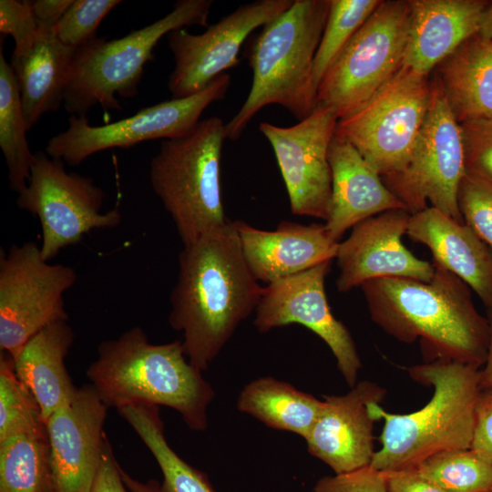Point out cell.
Segmentation results:
<instances>
[{
    "mask_svg": "<svg viewBox=\"0 0 492 492\" xmlns=\"http://www.w3.org/2000/svg\"><path fill=\"white\" fill-rule=\"evenodd\" d=\"M384 473L389 492H446L421 476L415 468Z\"/></svg>",
    "mask_w": 492,
    "mask_h": 492,
    "instance_id": "obj_41",
    "label": "cell"
},
{
    "mask_svg": "<svg viewBox=\"0 0 492 492\" xmlns=\"http://www.w3.org/2000/svg\"><path fill=\"white\" fill-rule=\"evenodd\" d=\"M26 124L14 70L0 55V148L4 154L10 189L22 192L30 177L35 154L26 139Z\"/></svg>",
    "mask_w": 492,
    "mask_h": 492,
    "instance_id": "obj_30",
    "label": "cell"
},
{
    "mask_svg": "<svg viewBox=\"0 0 492 492\" xmlns=\"http://www.w3.org/2000/svg\"><path fill=\"white\" fill-rule=\"evenodd\" d=\"M491 492H492V490H491Z\"/></svg>",
    "mask_w": 492,
    "mask_h": 492,
    "instance_id": "obj_46",
    "label": "cell"
},
{
    "mask_svg": "<svg viewBox=\"0 0 492 492\" xmlns=\"http://www.w3.org/2000/svg\"><path fill=\"white\" fill-rule=\"evenodd\" d=\"M434 265L430 282L381 278L364 282L361 288L371 318L400 342L420 339L434 360L480 368L487 355L489 320L478 313L470 288L461 279Z\"/></svg>",
    "mask_w": 492,
    "mask_h": 492,
    "instance_id": "obj_2",
    "label": "cell"
},
{
    "mask_svg": "<svg viewBox=\"0 0 492 492\" xmlns=\"http://www.w3.org/2000/svg\"><path fill=\"white\" fill-rule=\"evenodd\" d=\"M410 376L432 385V398L409 414L384 411L380 403L370 406L375 419H384L380 441L370 464L382 472L413 468L429 456L455 449H470L480 369L456 361L437 359L408 369Z\"/></svg>",
    "mask_w": 492,
    "mask_h": 492,
    "instance_id": "obj_4",
    "label": "cell"
},
{
    "mask_svg": "<svg viewBox=\"0 0 492 492\" xmlns=\"http://www.w3.org/2000/svg\"><path fill=\"white\" fill-rule=\"evenodd\" d=\"M471 449L492 463V388L480 392Z\"/></svg>",
    "mask_w": 492,
    "mask_h": 492,
    "instance_id": "obj_39",
    "label": "cell"
},
{
    "mask_svg": "<svg viewBox=\"0 0 492 492\" xmlns=\"http://www.w3.org/2000/svg\"><path fill=\"white\" fill-rule=\"evenodd\" d=\"M380 0H330L329 13L313 66L317 91L323 76Z\"/></svg>",
    "mask_w": 492,
    "mask_h": 492,
    "instance_id": "obj_32",
    "label": "cell"
},
{
    "mask_svg": "<svg viewBox=\"0 0 492 492\" xmlns=\"http://www.w3.org/2000/svg\"><path fill=\"white\" fill-rule=\"evenodd\" d=\"M466 171L492 183V119L460 124Z\"/></svg>",
    "mask_w": 492,
    "mask_h": 492,
    "instance_id": "obj_36",
    "label": "cell"
},
{
    "mask_svg": "<svg viewBox=\"0 0 492 492\" xmlns=\"http://www.w3.org/2000/svg\"><path fill=\"white\" fill-rule=\"evenodd\" d=\"M118 411L157 461L163 477L161 492H215L207 477L185 462L169 446L159 406L136 405Z\"/></svg>",
    "mask_w": 492,
    "mask_h": 492,
    "instance_id": "obj_28",
    "label": "cell"
},
{
    "mask_svg": "<svg viewBox=\"0 0 492 492\" xmlns=\"http://www.w3.org/2000/svg\"><path fill=\"white\" fill-rule=\"evenodd\" d=\"M18 434L47 435L40 407L17 377L13 357L0 356V440Z\"/></svg>",
    "mask_w": 492,
    "mask_h": 492,
    "instance_id": "obj_33",
    "label": "cell"
},
{
    "mask_svg": "<svg viewBox=\"0 0 492 492\" xmlns=\"http://www.w3.org/2000/svg\"><path fill=\"white\" fill-rule=\"evenodd\" d=\"M244 259L258 282L267 284L335 259L339 241L324 224L281 221L263 231L245 221H233Z\"/></svg>",
    "mask_w": 492,
    "mask_h": 492,
    "instance_id": "obj_20",
    "label": "cell"
},
{
    "mask_svg": "<svg viewBox=\"0 0 492 492\" xmlns=\"http://www.w3.org/2000/svg\"><path fill=\"white\" fill-rule=\"evenodd\" d=\"M483 0H409L410 26L402 67L426 76L478 32Z\"/></svg>",
    "mask_w": 492,
    "mask_h": 492,
    "instance_id": "obj_23",
    "label": "cell"
},
{
    "mask_svg": "<svg viewBox=\"0 0 492 492\" xmlns=\"http://www.w3.org/2000/svg\"><path fill=\"white\" fill-rule=\"evenodd\" d=\"M410 217L405 210L380 213L356 224L349 237L339 242L335 259L340 292L381 278L432 280L434 263L415 257L402 242Z\"/></svg>",
    "mask_w": 492,
    "mask_h": 492,
    "instance_id": "obj_17",
    "label": "cell"
},
{
    "mask_svg": "<svg viewBox=\"0 0 492 492\" xmlns=\"http://www.w3.org/2000/svg\"><path fill=\"white\" fill-rule=\"evenodd\" d=\"M103 200V190L91 178L67 172L62 160L38 151L16 204L38 218L41 254L49 261L61 250L79 243L90 231L120 224L118 208L101 211Z\"/></svg>",
    "mask_w": 492,
    "mask_h": 492,
    "instance_id": "obj_11",
    "label": "cell"
},
{
    "mask_svg": "<svg viewBox=\"0 0 492 492\" xmlns=\"http://www.w3.org/2000/svg\"><path fill=\"white\" fill-rule=\"evenodd\" d=\"M436 69L434 78L459 124L492 119V40L476 34Z\"/></svg>",
    "mask_w": 492,
    "mask_h": 492,
    "instance_id": "obj_26",
    "label": "cell"
},
{
    "mask_svg": "<svg viewBox=\"0 0 492 492\" xmlns=\"http://www.w3.org/2000/svg\"><path fill=\"white\" fill-rule=\"evenodd\" d=\"M294 0H257L242 4L199 35L186 28L167 35L175 66L168 87L172 98H183L205 89L216 78L240 64L244 41L258 27L285 12Z\"/></svg>",
    "mask_w": 492,
    "mask_h": 492,
    "instance_id": "obj_14",
    "label": "cell"
},
{
    "mask_svg": "<svg viewBox=\"0 0 492 492\" xmlns=\"http://www.w3.org/2000/svg\"><path fill=\"white\" fill-rule=\"evenodd\" d=\"M413 468L446 492L492 490V463L471 448L433 455Z\"/></svg>",
    "mask_w": 492,
    "mask_h": 492,
    "instance_id": "obj_31",
    "label": "cell"
},
{
    "mask_svg": "<svg viewBox=\"0 0 492 492\" xmlns=\"http://www.w3.org/2000/svg\"><path fill=\"white\" fill-rule=\"evenodd\" d=\"M231 81V76L224 73L200 93L147 107L103 126L90 125L87 116L71 115L67 128L49 139L46 153L69 166H78L99 151L129 149L150 139L184 137L195 128L210 104L224 99Z\"/></svg>",
    "mask_w": 492,
    "mask_h": 492,
    "instance_id": "obj_13",
    "label": "cell"
},
{
    "mask_svg": "<svg viewBox=\"0 0 492 492\" xmlns=\"http://www.w3.org/2000/svg\"><path fill=\"white\" fill-rule=\"evenodd\" d=\"M338 118L327 107L313 111L291 127L261 122L259 130L274 152L293 214L329 218L332 172L328 150Z\"/></svg>",
    "mask_w": 492,
    "mask_h": 492,
    "instance_id": "obj_15",
    "label": "cell"
},
{
    "mask_svg": "<svg viewBox=\"0 0 492 492\" xmlns=\"http://www.w3.org/2000/svg\"><path fill=\"white\" fill-rule=\"evenodd\" d=\"M67 322L59 321L41 330L14 359L15 374L36 400L45 423L69 404L77 390L65 364L74 340Z\"/></svg>",
    "mask_w": 492,
    "mask_h": 492,
    "instance_id": "obj_24",
    "label": "cell"
},
{
    "mask_svg": "<svg viewBox=\"0 0 492 492\" xmlns=\"http://www.w3.org/2000/svg\"><path fill=\"white\" fill-rule=\"evenodd\" d=\"M225 125L219 117L200 120L188 135L163 139L150 160L151 187L183 246L229 221L220 180Z\"/></svg>",
    "mask_w": 492,
    "mask_h": 492,
    "instance_id": "obj_6",
    "label": "cell"
},
{
    "mask_svg": "<svg viewBox=\"0 0 492 492\" xmlns=\"http://www.w3.org/2000/svg\"><path fill=\"white\" fill-rule=\"evenodd\" d=\"M0 492H55L47 435L0 440Z\"/></svg>",
    "mask_w": 492,
    "mask_h": 492,
    "instance_id": "obj_29",
    "label": "cell"
},
{
    "mask_svg": "<svg viewBox=\"0 0 492 492\" xmlns=\"http://www.w3.org/2000/svg\"><path fill=\"white\" fill-rule=\"evenodd\" d=\"M428 111L405 168L382 177L405 210L416 214L429 206L464 222L457 194L466 174L460 124L451 113L435 78Z\"/></svg>",
    "mask_w": 492,
    "mask_h": 492,
    "instance_id": "obj_10",
    "label": "cell"
},
{
    "mask_svg": "<svg viewBox=\"0 0 492 492\" xmlns=\"http://www.w3.org/2000/svg\"><path fill=\"white\" fill-rule=\"evenodd\" d=\"M431 92L428 77L401 67L360 109L338 120L335 136L350 142L381 177L396 173L410 159Z\"/></svg>",
    "mask_w": 492,
    "mask_h": 492,
    "instance_id": "obj_9",
    "label": "cell"
},
{
    "mask_svg": "<svg viewBox=\"0 0 492 492\" xmlns=\"http://www.w3.org/2000/svg\"><path fill=\"white\" fill-rule=\"evenodd\" d=\"M384 388L370 381L358 382L343 395L324 396L320 414L304 439L308 452L335 475L370 466L374 450L373 403H381Z\"/></svg>",
    "mask_w": 492,
    "mask_h": 492,
    "instance_id": "obj_19",
    "label": "cell"
},
{
    "mask_svg": "<svg viewBox=\"0 0 492 492\" xmlns=\"http://www.w3.org/2000/svg\"><path fill=\"white\" fill-rule=\"evenodd\" d=\"M406 234L431 251L433 263L461 279L492 309V250L468 225L428 207L411 215Z\"/></svg>",
    "mask_w": 492,
    "mask_h": 492,
    "instance_id": "obj_22",
    "label": "cell"
},
{
    "mask_svg": "<svg viewBox=\"0 0 492 492\" xmlns=\"http://www.w3.org/2000/svg\"><path fill=\"white\" fill-rule=\"evenodd\" d=\"M263 290L244 259L233 221L183 246L169 323L182 333L191 364L207 370L240 323L256 311Z\"/></svg>",
    "mask_w": 492,
    "mask_h": 492,
    "instance_id": "obj_1",
    "label": "cell"
},
{
    "mask_svg": "<svg viewBox=\"0 0 492 492\" xmlns=\"http://www.w3.org/2000/svg\"><path fill=\"white\" fill-rule=\"evenodd\" d=\"M487 318L490 324V336L487 359L484 368L480 370L481 390L492 388V309L489 310Z\"/></svg>",
    "mask_w": 492,
    "mask_h": 492,
    "instance_id": "obj_44",
    "label": "cell"
},
{
    "mask_svg": "<svg viewBox=\"0 0 492 492\" xmlns=\"http://www.w3.org/2000/svg\"><path fill=\"white\" fill-rule=\"evenodd\" d=\"M201 373L188 360L181 341L151 343L139 326L101 342L87 370L108 407L165 405L195 431L207 428V410L215 396Z\"/></svg>",
    "mask_w": 492,
    "mask_h": 492,
    "instance_id": "obj_3",
    "label": "cell"
},
{
    "mask_svg": "<svg viewBox=\"0 0 492 492\" xmlns=\"http://www.w3.org/2000/svg\"><path fill=\"white\" fill-rule=\"evenodd\" d=\"M73 268L44 260L34 241L0 255V349L15 358L46 326L68 321L64 295L77 282Z\"/></svg>",
    "mask_w": 492,
    "mask_h": 492,
    "instance_id": "obj_12",
    "label": "cell"
},
{
    "mask_svg": "<svg viewBox=\"0 0 492 492\" xmlns=\"http://www.w3.org/2000/svg\"><path fill=\"white\" fill-rule=\"evenodd\" d=\"M212 0H179L158 21L127 36L108 40L95 37L77 48L65 94L71 115L87 116L95 106L105 111L121 109L116 98L134 97L153 49L171 31L191 26H208Z\"/></svg>",
    "mask_w": 492,
    "mask_h": 492,
    "instance_id": "obj_7",
    "label": "cell"
},
{
    "mask_svg": "<svg viewBox=\"0 0 492 492\" xmlns=\"http://www.w3.org/2000/svg\"><path fill=\"white\" fill-rule=\"evenodd\" d=\"M72 3L73 0H30L39 32L55 31V27Z\"/></svg>",
    "mask_w": 492,
    "mask_h": 492,
    "instance_id": "obj_42",
    "label": "cell"
},
{
    "mask_svg": "<svg viewBox=\"0 0 492 492\" xmlns=\"http://www.w3.org/2000/svg\"><path fill=\"white\" fill-rule=\"evenodd\" d=\"M108 408L90 384L77 388L72 401L46 419L55 492H90L101 460Z\"/></svg>",
    "mask_w": 492,
    "mask_h": 492,
    "instance_id": "obj_18",
    "label": "cell"
},
{
    "mask_svg": "<svg viewBox=\"0 0 492 492\" xmlns=\"http://www.w3.org/2000/svg\"><path fill=\"white\" fill-rule=\"evenodd\" d=\"M119 0H73L55 27L56 37L65 45L78 48L97 37V29Z\"/></svg>",
    "mask_w": 492,
    "mask_h": 492,
    "instance_id": "obj_34",
    "label": "cell"
},
{
    "mask_svg": "<svg viewBox=\"0 0 492 492\" xmlns=\"http://www.w3.org/2000/svg\"><path fill=\"white\" fill-rule=\"evenodd\" d=\"M313 492H389L384 472L371 466L353 472L326 476L314 485Z\"/></svg>",
    "mask_w": 492,
    "mask_h": 492,
    "instance_id": "obj_38",
    "label": "cell"
},
{
    "mask_svg": "<svg viewBox=\"0 0 492 492\" xmlns=\"http://www.w3.org/2000/svg\"><path fill=\"white\" fill-rule=\"evenodd\" d=\"M108 439L106 436L99 467L90 492H127Z\"/></svg>",
    "mask_w": 492,
    "mask_h": 492,
    "instance_id": "obj_40",
    "label": "cell"
},
{
    "mask_svg": "<svg viewBox=\"0 0 492 492\" xmlns=\"http://www.w3.org/2000/svg\"><path fill=\"white\" fill-rule=\"evenodd\" d=\"M457 200L464 222L492 250V183L466 171Z\"/></svg>",
    "mask_w": 492,
    "mask_h": 492,
    "instance_id": "obj_35",
    "label": "cell"
},
{
    "mask_svg": "<svg viewBox=\"0 0 492 492\" xmlns=\"http://www.w3.org/2000/svg\"><path fill=\"white\" fill-rule=\"evenodd\" d=\"M331 262L268 284L256 308L254 325L260 333L292 323L310 329L331 349L351 388L357 384L362 363L349 330L333 316L327 301L324 282Z\"/></svg>",
    "mask_w": 492,
    "mask_h": 492,
    "instance_id": "obj_16",
    "label": "cell"
},
{
    "mask_svg": "<svg viewBox=\"0 0 492 492\" xmlns=\"http://www.w3.org/2000/svg\"><path fill=\"white\" fill-rule=\"evenodd\" d=\"M323 401L300 391L283 381L265 376L251 381L237 399L239 411L265 425L307 437L313 426Z\"/></svg>",
    "mask_w": 492,
    "mask_h": 492,
    "instance_id": "obj_27",
    "label": "cell"
},
{
    "mask_svg": "<svg viewBox=\"0 0 492 492\" xmlns=\"http://www.w3.org/2000/svg\"><path fill=\"white\" fill-rule=\"evenodd\" d=\"M477 35L483 38L492 40V2L488 3L482 13Z\"/></svg>",
    "mask_w": 492,
    "mask_h": 492,
    "instance_id": "obj_45",
    "label": "cell"
},
{
    "mask_svg": "<svg viewBox=\"0 0 492 492\" xmlns=\"http://www.w3.org/2000/svg\"><path fill=\"white\" fill-rule=\"evenodd\" d=\"M328 160L332 172V200L324 225L336 241L347 230L380 213L405 210L382 177L348 141L334 136Z\"/></svg>",
    "mask_w": 492,
    "mask_h": 492,
    "instance_id": "obj_21",
    "label": "cell"
},
{
    "mask_svg": "<svg viewBox=\"0 0 492 492\" xmlns=\"http://www.w3.org/2000/svg\"><path fill=\"white\" fill-rule=\"evenodd\" d=\"M0 32L15 40L13 55L25 54L33 46L39 29L30 1H0Z\"/></svg>",
    "mask_w": 492,
    "mask_h": 492,
    "instance_id": "obj_37",
    "label": "cell"
},
{
    "mask_svg": "<svg viewBox=\"0 0 492 492\" xmlns=\"http://www.w3.org/2000/svg\"><path fill=\"white\" fill-rule=\"evenodd\" d=\"M119 472L126 487L130 492H161L160 485L155 480H149L147 482L138 481V479L129 476L123 468L120 467V466Z\"/></svg>",
    "mask_w": 492,
    "mask_h": 492,
    "instance_id": "obj_43",
    "label": "cell"
},
{
    "mask_svg": "<svg viewBox=\"0 0 492 492\" xmlns=\"http://www.w3.org/2000/svg\"><path fill=\"white\" fill-rule=\"evenodd\" d=\"M330 0H294L282 15L250 38L246 57L252 71L248 97L226 123V138L238 139L264 107H283L299 121L317 106L313 59Z\"/></svg>",
    "mask_w": 492,
    "mask_h": 492,
    "instance_id": "obj_5",
    "label": "cell"
},
{
    "mask_svg": "<svg viewBox=\"0 0 492 492\" xmlns=\"http://www.w3.org/2000/svg\"><path fill=\"white\" fill-rule=\"evenodd\" d=\"M77 48L63 44L55 31L41 33L25 54L12 55L27 130L46 113L64 104Z\"/></svg>",
    "mask_w": 492,
    "mask_h": 492,
    "instance_id": "obj_25",
    "label": "cell"
},
{
    "mask_svg": "<svg viewBox=\"0 0 492 492\" xmlns=\"http://www.w3.org/2000/svg\"><path fill=\"white\" fill-rule=\"evenodd\" d=\"M409 26V0L381 1L323 76L317 104L338 120L360 109L401 68Z\"/></svg>",
    "mask_w": 492,
    "mask_h": 492,
    "instance_id": "obj_8",
    "label": "cell"
}]
</instances>
